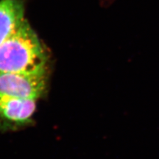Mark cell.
<instances>
[{"mask_svg": "<svg viewBox=\"0 0 159 159\" xmlns=\"http://www.w3.org/2000/svg\"><path fill=\"white\" fill-rule=\"evenodd\" d=\"M47 55L28 21L0 45V72H47Z\"/></svg>", "mask_w": 159, "mask_h": 159, "instance_id": "cell-1", "label": "cell"}, {"mask_svg": "<svg viewBox=\"0 0 159 159\" xmlns=\"http://www.w3.org/2000/svg\"><path fill=\"white\" fill-rule=\"evenodd\" d=\"M46 73L0 72V94L37 100L46 89Z\"/></svg>", "mask_w": 159, "mask_h": 159, "instance_id": "cell-2", "label": "cell"}, {"mask_svg": "<svg viewBox=\"0 0 159 159\" xmlns=\"http://www.w3.org/2000/svg\"><path fill=\"white\" fill-rule=\"evenodd\" d=\"M35 108L36 100L0 94V128L11 129L30 123Z\"/></svg>", "mask_w": 159, "mask_h": 159, "instance_id": "cell-3", "label": "cell"}, {"mask_svg": "<svg viewBox=\"0 0 159 159\" xmlns=\"http://www.w3.org/2000/svg\"><path fill=\"white\" fill-rule=\"evenodd\" d=\"M21 0H0V45L9 39L25 21Z\"/></svg>", "mask_w": 159, "mask_h": 159, "instance_id": "cell-4", "label": "cell"}]
</instances>
